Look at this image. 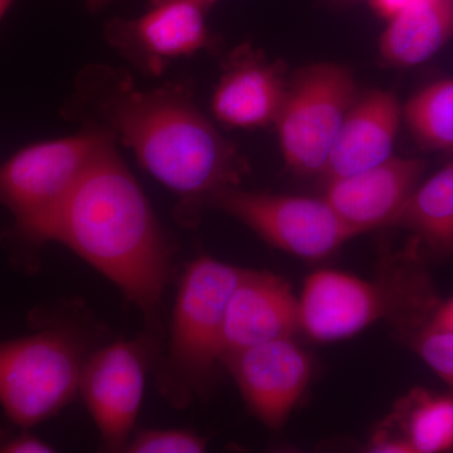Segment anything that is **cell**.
I'll list each match as a JSON object with an SVG mask.
<instances>
[{"mask_svg": "<svg viewBox=\"0 0 453 453\" xmlns=\"http://www.w3.org/2000/svg\"><path fill=\"white\" fill-rule=\"evenodd\" d=\"M65 244L111 280L162 339L163 297L172 279V244L127 163L107 135L53 226Z\"/></svg>", "mask_w": 453, "mask_h": 453, "instance_id": "obj_2", "label": "cell"}, {"mask_svg": "<svg viewBox=\"0 0 453 453\" xmlns=\"http://www.w3.org/2000/svg\"><path fill=\"white\" fill-rule=\"evenodd\" d=\"M299 321V300L281 277L244 270L229 297L223 323L222 357L232 351L292 338Z\"/></svg>", "mask_w": 453, "mask_h": 453, "instance_id": "obj_14", "label": "cell"}, {"mask_svg": "<svg viewBox=\"0 0 453 453\" xmlns=\"http://www.w3.org/2000/svg\"><path fill=\"white\" fill-rule=\"evenodd\" d=\"M193 2H196V4L201 5L203 9H204L205 12L210 11L211 7H213L214 4H216L219 0H193Z\"/></svg>", "mask_w": 453, "mask_h": 453, "instance_id": "obj_27", "label": "cell"}, {"mask_svg": "<svg viewBox=\"0 0 453 453\" xmlns=\"http://www.w3.org/2000/svg\"><path fill=\"white\" fill-rule=\"evenodd\" d=\"M372 7L384 17H393L419 0H371Z\"/></svg>", "mask_w": 453, "mask_h": 453, "instance_id": "obj_24", "label": "cell"}, {"mask_svg": "<svg viewBox=\"0 0 453 453\" xmlns=\"http://www.w3.org/2000/svg\"><path fill=\"white\" fill-rule=\"evenodd\" d=\"M357 97L353 73L344 65H312L292 77L275 124L283 159L295 173L323 174Z\"/></svg>", "mask_w": 453, "mask_h": 453, "instance_id": "obj_6", "label": "cell"}, {"mask_svg": "<svg viewBox=\"0 0 453 453\" xmlns=\"http://www.w3.org/2000/svg\"><path fill=\"white\" fill-rule=\"evenodd\" d=\"M222 365L234 378L252 413L273 429L288 419L311 375L308 356L291 338L225 354Z\"/></svg>", "mask_w": 453, "mask_h": 453, "instance_id": "obj_10", "label": "cell"}, {"mask_svg": "<svg viewBox=\"0 0 453 453\" xmlns=\"http://www.w3.org/2000/svg\"><path fill=\"white\" fill-rule=\"evenodd\" d=\"M453 35V0H419L390 17L380 38L384 61L398 67L422 64Z\"/></svg>", "mask_w": 453, "mask_h": 453, "instance_id": "obj_16", "label": "cell"}, {"mask_svg": "<svg viewBox=\"0 0 453 453\" xmlns=\"http://www.w3.org/2000/svg\"><path fill=\"white\" fill-rule=\"evenodd\" d=\"M395 303L388 285L340 271H318L306 280L301 294L300 327L318 342L347 339L388 314Z\"/></svg>", "mask_w": 453, "mask_h": 453, "instance_id": "obj_11", "label": "cell"}, {"mask_svg": "<svg viewBox=\"0 0 453 453\" xmlns=\"http://www.w3.org/2000/svg\"><path fill=\"white\" fill-rule=\"evenodd\" d=\"M207 440L186 429H148L139 432L127 443L131 453H199L204 452Z\"/></svg>", "mask_w": 453, "mask_h": 453, "instance_id": "obj_20", "label": "cell"}, {"mask_svg": "<svg viewBox=\"0 0 453 453\" xmlns=\"http://www.w3.org/2000/svg\"><path fill=\"white\" fill-rule=\"evenodd\" d=\"M210 205L240 219L268 243L301 258L326 257L357 235L324 198L249 192L234 187L217 193Z\"/></svg>", "mask_w": 453, "mask_h": 453, "instance_id": "obj_7", "label": "cell"}, {"mask_svg": "<svg viewBox=\"0 0 453 453\" xmlns=\"http://www.w3.org/2000/svg\"><path fill=\"white\" fill-rule=\"evenodd\" d=\"M395 226L416 234L438 256L453 253V162L417 187Z\"/></svg>", "mask_w": 453, "mask_h": 453, "instance_id": "obj_17", "label": "cell"}, {"mask_svg": "<svg viewBox=\"0 0 453 453\" xmlns=\"http://www.w3.org/2000/svg\"><path fill=\"white\" fill-rule=\"evenodd\" d=\"M408 127L422 145L453 149V80L432 83L404 107Z\"/></svg>", "mask_w": 453, "mask_h": 453, "instance_id": "obj_19", "label": "cell"}, {"mask_svg": "<svg viewBox=\"0 0 453 453\" xmlns=\"http://www.w3.org/2000/svg\"><path fill=\"white\" fill-rule=\"evenodd\" d=\"M16 0H0V22L3 18L8 13L9 9L14 4Z\"/></svg>", "mask_w": 453, "mask_h": 453, "instance_id": "obj_26", "label": "cell"}, {"mask_svg": "<svg viewBox=\"0 0 453 453\" xmlns=\"http://www.w3.org/2000/svg\"><path fill=\"white\" fill-rule=\"evenodd\" d=\"M243 268L199 257L179 281L168 351L160 357L157 387L177 407L210 395L222 365L223 323Z\"/></svg>", "mask_w": 453, "mask_h": 453, "instance_id": "obj_3", "label": "cell"}, {"mask_svg": "<svg viewBox=\"0 0 453 453\" xmlns=\"http://www.w3.org/2000/svg\"><path fill=\"white\" fill-rule=\"evenodd\" d=\"M55 449L41 438L22 432L19 434L0 431V452L2 453H46Z\"/></svg>", "mask_w": 453, "mask_h": 453, "instance_id": "obj_22", "label": "cell"}, {"mask_svg": "<svg viewBox=\"0 0 453 453\" xmlns=\"http://www.w3.org/2000/svg\"><path fill=\"white\" fill-rule=\"evenodd\" d=\"M82 348L58 327L0 342V405L14 425L33 427L79 390Z\"/></svg>", "mask_w": 453, "mask_h": 453, "instance_id": "obj_5", "label": "cell"}, {"mask_svg": "<svg viewBox=\"0 0 453 453\" xmlns=\"http://www.w3.org/2000/svg\"><path fill=\"white\" fill-rule=\"evenodd\" d=\"M395 95L371 91L357 97L340 127L323 174L327 180L374 168L392 157L401 122Z\"/></svg>", "mask_w": 453, "mask_h": 453, "instance_id": "obj_15", "label": "cell"}, {"mask_svg": "<svg viewBox=\"0 0 453 453\" xmlns=\"http://www.w3.org/2000/svg\"><path fill=\"white\" fill-rule=\"evenodd\" d=\"M423 170L421 160L392 157L374 168L327 180L324 199L357 234L395 225Z\"/></svg>", "mask_w": 453, "mask_h": 453, "instance_id": "obj_12", "label": "cell"}, {"mask_svg": "<svg viewBox=\"0 0 453 453\" xmlns=\"http://www.w3.org/2000/svg\"><path fill=\"white\" fill-rule=\"evenodd\" d=\"M106 134L82 127L65 138L35 142L0 164V204L12 216L8 231L18 261L50 242L57 217Z\"/></svg>", "mask_w": 453, "mask_h": 453, "instance_id": "obj_4", "label": "cell"}, {"mask_svg": "<svg viewBox=\"0 0 453 453\" xmlns=\"http://www.w3.org/2000/svg\"><path fill=\"white\" fill-rule=\"evenodd\" d=\"M64 115L129 148L177 196V219L186 225L250 173L237 146L199 111L187 82L139 88L124 68L89 65L77 76Z\"/></svg>", "mask_w": 453, "mask_h": 453, "instance_id": "obj_1", "label": "cell"}, {"mask_svg": "<svg viewBox=\"0 0 453 453\" xmlns=\"http://www.w3.org/2000/svg\"><path fill=\"white\" fill-rule=\"evenodd\" d=\"M386 425L396 426L399 434L416 453L453 449V395L414 389L404 396Z\"/></svg>", "mask_w": 453, "mask_h": 453, "instance_id": "obj_18", "label": "cell"}, {"mask_svg": "<svg viewBox=\"0 0 453 453\" xmlns=\"http://www.w3.org/2000/svg\"><path fill=\"white\" fill-rule=\"evenodd\" d=\"M157 345L159 339L146 333L100 349L83 365L79 389L110 451H125L129 443Z\"/></svg>", "mask_w": 453, "mask_h": 453, "instance_id": "obj_8", "label": "cell"}, {"mask_svg": "<svg viewBox=\"0 0 453 453\" xmlns=\"http://www.w3.org/2000/svg\"><path fill=\"white\" fill-rule=\"evenodd\" d=\"M428 326L453 333V297L434 310Z\"/></svg>", "mask_w": 453, "mask_h": 453, "instance_id": "obj_23", "label": "cell"}, {"mask_svg": "<svg viewBox=\"0 0 453 453\" xmlns=\"http://www.w3.org/2000/svg\"><path fill=\"white\" fill-rule=\"evenodd\" d=\"M225 64L211 97L214 118L237 129L275 124L288 91L285 65L268 62L250 44L235 49Z\"/></svg>", "mask_w": 453, "mask_h": 453, "instance_id": "obj_13", "label": "cell"}, {"mask_svg": "<svg viewBox=\"0 0 453 453\" xmlns=\"http://www.w3.org/2000/svg\"><path fill=\"white\" fill-rule=\"evenodd\" d=\"M85 2L88 11L92 12V13H96V12L105 9L107 5L111 4L115 0H85Z\"/></svg>", "mask_w": 453, "mask_h": 453, "instance_id": "obj_25", "label": "cell"}, {"mask_svg": "<svg viewBox=\"0 0 453 453\" xmlns=\"http://www.w3.org/2000/svg\"><path fill=\"white\" fill-rule=\"evenodd\" d=\"M205 13L193 0H150L142 16L109 20L105 38L136 70L157 77L172 62L213 46Z\"/></svg>", "mask_w": 453, "mask_h": 453, "instance_id": "obj_9", "label": "cell"}, {"mask_svg": "<svg viewBox=\"0 0 453 453\" xmlns=\"http://www.w3.org/2000/svg\"><path fill=\"white\" fill-rule=\"evenodd\" d=\"M416 348L429 368L453 388V333L427 326L419 334Z\"/></svg>", "mask_w": 453, "mask_h": 453, "instance_id": "obj_21", "label": "cell"}]
</instances>
